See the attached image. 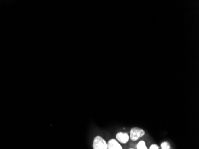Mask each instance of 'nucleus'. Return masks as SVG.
Here are the masks:
<instances>
[{
  "label": "nucleus",
  "mask_w": 199,
  "mask_h": 149,
  "mask_svg": "<svg viewBox=\"0 0 199 149\" xmlns=\"http://www.w3.org/2000/svg\"><path fill=\"white\" fill-rule=\"evenodd\" d=\"M145 134V131L139 128H133L131 130L130 138L133 141H137Z\"/></svg>",
  "instance_id": "f03ea898"
},
{
  "label": "nucleus",
  "mask_w": 199,
  "mask_h": 149,
  "mask_svg": "<svg viewBox=\"0 0 199 149\" xmlns=\"http://www.w3.org/2000/svg\"></svg>",
  "instance_id": "6e6552de"
},
{
  "label": "nucleus",
  "mask_w": 199,
  "mask_h": 149,
  "mask_svg": "<svg viewBox=\"0 0 199 149\" xmlns=\"http://www.w3.org/2000/svg\"><path fill=\"white\" fill-rule=\"evenodd\" d=\"M161 147H162V149H172L170 146L169 143L167 141H165L162 143Z\"/></svg>",
  "instance_id": "423d86ee"
},
{
  "label": "nucleus",
  "mask_w": 199,
  "mask_h": 149,
  "mask_svg": "<svg viewBox=\"0 0 199 149\" xmlns=\"http://www.w3.org/2000/svg\"><path fill=\"white\" fill-rule=\"evenodd\" d=\"M93 149H107V144L100 136H97L93 141Z\"/></svg>",
  "instance_id": "f257e3e1"
},
{
  "label": "nucleus",
  "mask_w": 199,
  "mask_h": 149,
  "mask_svg": "<svg viewBox=\"0 0 199 149\" xmlns=\"http://www.w3.org/2000/svg\"><path fill=\"white\" fill-rule=\"evenodd\" d=\"M130 137L128 134L126 133H118L116 135V139L120 143L125 144L129 141Z\"/></svg>",
  "instance_id": "7ed1b4c3"
},
{
  "label": "nucleus",
  "mask_w": 199,
  "mask_h": 149,
  "mask_svg": "<svg viewBox=\"0 0 199 149\" xmlns=\"http://www.w3.org/2000/svg\"><path fill=\"white\" fill-rule=\"evenodd\" d=\"M107 149H122V147L116 140L111 139L107 143Z\"/></svg>",
  "instance_id": "20e7f679"
},
{
  "label": "nucleus",
  "mask_w": 199,
  "mask_h": 149,
  "mask_svg": "<svg viewBox=\"0 0 199 149\" xmlns=\"http://www.w3.org/2000/svg\"><path fill=\"white\" fill-rule=\"evenodd\" d=\"M149 149H159V147L156 144H152Z\"/></svg>",
  "instance_id": "0eeeda50"
},
{
  "label": "nucleus",
  "mask_w": 199,
  "mask_h": 149,
  "mask_svg": "<svg viewBox=\"0 0 199 149\" xmlns=\"http://www.w3.org/2000/svg\"><path fill=\"white\" fill-rule=\"evenodd\" d=\"M137 149H147L144 141H140L137 144Z\"/></svg>",
  "instance_id": "39448f33"
}]
</instances>
